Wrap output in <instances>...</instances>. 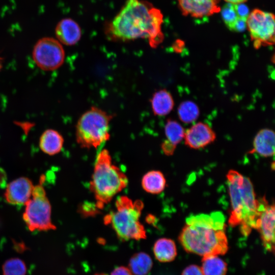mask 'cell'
Instances as JSON below:
<instances>
[{
    "mask_svg": "<svg viewBox=\"0 0 275 275\" xmlns=\"http://www.w3.org/2000/svg\"><path fill=\"white\" fill-rule=\"evenodd\" d=\"M182 275H204L201 268L196 265L187 266L182 272Z\"/></svg>",
    "mask_w": 275,
    "mask_h": 275,
    "instance_id": "obj_27",
    "label": "cell"
},
{
    "mask_svg": "<svg viewBox=\"0 0 275 275\" xmlns=\"http://www.w3.org/2000/svg\"><path fill=\"white\" fill-rule=\"evenodd\" d=\"M32 56L39 68L44 71H52L63 64L65 53L58 40L53 38L44 37L37 42Z\"/></svg>",
    "mask_w": 275,
    "mask_h": 275,
    "instance_id": "obj_9",
    "label": "cell"
},
{
    "mask_svg": "<svg viewBox=\"0 0 275 275\" xmlns=\"http://www.w3.org/2000/svg\"><path fill=\"white\" fill-rule=\"evenodd\" d=\"M226 177L231 203L228 223L232 227L239 226L242 235L247 236L256 228L259 200L248 177L234 170H230Z\"/></svg>",
    "mask_w": 275,
    "mask_h": 275,
    "instance_id": "obj_3",
    "label": "cell"
},
{
    "mask_svg": "<svg viewBox=\"0 0 275 275\" xmlns=\"http://www.w3.org/2000/svg\"><path fill=\"white\" fill-rule=\"evenodd\" d=\"M33 187L32 182L29 178H19L7 185L5 198L8 203L14 205H25L30 199Z\"/></svg>",
    "mask_w": 275,
    "mask_h": 275,
    "instance_id": "obj_13",
    "label": "cell"
},
{
    "mask_svg": "<svg viewBox=\"0 0 275 275\" xmlns=\"http://www.w3.org/2000/svg\"><path fill=\"white\" fill-rule=\"evenodd\" d=\"M185 130L175 120L169 119L164 127L166 140L161 145V149L166 155H172L178 145L183 139Z\"/></svg>",
    "mask_w": 275,
    "mask_h": 275,
    "instance_id": "obj_15",
    "label": "cell"
},
{
    "mask_svg": "<svg viewBox=\"0 0 275 275\" xmlns=\"http://www.w3.org/2000/svg\"><path fill=\"white\" fill-rule=\"evenodd\" d=\"M2 268L3 275H25L26 273L25 263L17 258H11L6 261Z\"/></svg>",
    "mask_w": 275,
    "mask_h": 275,
    "instance_id": "obj_24",
    "label": "cell"
},
{
    "mask_svg": "<svg viewBox=\"0 0 275 275\" xmlns=\"http://www.w3.org/2000/svg\"><path fill=\"white\" fill-rule=\"evenodd\" d=\"M234 5L238 16L239 18L247 19L250 13L248 7L243 4Z\"/></svg>",
    "mask_w": 275,
    "mask_h": 275,
    "instance_id": "obj_26",
    "label": "cell"
},
{
    "mask_svg": "<svg viewBox=\"0 0 275 275\" xmlns=\"http://www.w3.org/2000/svg\"><path fill=\"white\" fill-rule=\"evenodd\" d=\"M163 15L145 0H126L120 11L106 23L104 33L112 41L126 42L146 39L157 47L163 41Z\"/></svg>",
    "mask_w": 275,
    "mask_h": 275,
    "instance_id": "obj_1",
    "label": "cell"
},
{
    "mask_svg": "<svg viewBox=\"0 0 275 275\" xmlns=\"http://www.w3.org/2000/svg\"><path fill=\"white\" fill-rule=\"evenodd\" d=\"M221 11L225 24L228 29L232 31L236 22L239 18L236 13L234 5L227 3L222 7Z\"/></svg>",
    "mask_w": 275,
    "mask_h": 275,
    "instance_id": "obj_25",
    "label": "cell"
},
{
    "mask_svg": "<svg viewBox=\"0 0 275 275\" xmlns=\"http://www.w3.org/2000/svg\"><path fill=\"white\" fill-rule=\"evenodd\" d=\"M184 16L195 18L209 16L221 11L220 0H177Z\"/></svg>",
    "mask_w": 275,
    "mask_h": 275,
    "instance_id": "obj_12",
    "label": "cell"
},
{
    "mask_svg": "<svg viewBox=\"0 0 275 275\" xmlns=\"http://www.w3.org/2000/svg\"><path fill=\"white\" fill-rule=\"evenodd\" d=\"M81 209L82 214L88 215L95 214L98 211V209H99L96 204H85Z\"/></svg>",
    "mask_w": 275,
    "mask_h": 275,
    "instance_id": "obj_28",
    "label": "cell"
},
{
    "mask_svg": "<svg viewBox=\"0 0 275 275\" xmlns=\"http://www.w3.org/2000/svg\"><path fill=\"white\" fill-rule=\"evenodd\" d=\"M250 153H257L261 156L269 157L274 154V132L269 128L259 130L255 135Z\"/></svg>",
    "mask_w": 275,
    "mask_h": 275,
    "instance_id": "obj_16",
    "label": "cell"
},
{
    "mask_svg": "<svg viewBox=\"0 0 275 275\" xmlns=\"http://www.w3.org/2000/svg\"><path fill=\"white\" fill-rule=\"evenodd\" d=\"M111 115L95 106H92L78 119L76 125V140L84 148H97L110 138Z\"/></svg>",
    "mask_w": 275,
    "mask_h": 275,
    "instance_id": "obj_6",
    "label": "cell"
},
{
    "mask_svg": "<svg viewBox=\"0 0 275 275\" xmlns=\"http://www.w3.org/2000/svg\"><path fill=\"white\" fill-rule=\"evenodd\" d=\"M251 40L255 49L274 44V15L256 9L249 13L246 19Z\"/></svg>",
    "mask_w": 275,
    "mask_h": 275,
    "instance_id": "obj_8",
    "label": "cell"
},
{
    "mask_svg": "<svg viewBox=\"0 0 275 275\" xmlns=\"http://www.w3.org/2000/svg\"><path fill=\"white\" fill-rule=\"evenodd\" d=\"M142 186L147 193L158 194L164 189L166 186V179L160 171H151L143 177Z\"/></svg>",
    "mask_w": 275,
    "mask_h": 275,
    "instance_id": "obj_20",
    "label": "cell"
},
{
    "mask_svg": "<svg viewBox=\"0 0 275 275\" xmlns=\"http://www.w3.org/2000/svg\"><path fill=\"white\" fill-rule=\"evenodd\" d=\"M216 133L207 123L199 122L193 124L185 131L184 143L188 147L199 149L213 142Z\"/></svg>",
    "mask_w": 275,
    "mask_h": 275,
    "instance_id": "obj_11",
    "label": "cell"
},
{
    "mask_svg": "<svg viewBox=\"0 0 275 275\" xmlns=\"http://www.w3.org/2000/svg\"><path fill=\"white\" fill-rule=\"evenodd\" d=\"M128 183L126 175L112 163L108 150H101L97 156L90 189L96 199V205L102 209L125 188Z\"/></svg>",
    "mask_w": 275,
    "mask_h": 275,
    "instance_id": "obj_4",
    "label": "cell"
},
{
    "mask_svg": "<svg viewBox=\"0 0 275 275\" xmlns=\"http://www.w3.org/2000/svg\"><path fill=\"white\" fill-rule=\"evenodd\" d=\"M128 265L134 275H147L152 268L153 262L148 254L139 252L130 258Z\"/></svg>",
    "mask_w": 275,
    "mask_h": 275,
    "instance_id": "obj_21",
    "label": "cell"
},
{
    "mask_svg": "<svg viewBox=\"0 0 275 275\" xmlns=\"http://www.w3.org/2000/svg\"><path fill=\"white\" fill-rule=\"evenodd\" d=\"M177 113L181 121L188 124L197 119L200 115V109L196 103L187 100L179 104Z\"/></svg>",
    "mask_w": 275,
    "mask_h": 275,
    "instance_id": "obj_23",
    "label": "cell"
},
{
    "mask_svg": "<svg viewBox=\"0 0 275 275\" xmlns=\"http://www.w3.org/2000/svg\"><path fill=\"white\" fill-rule=\"evenodd\" d=\"M246 29V19L239 18L236 22L233 31L242 32Z\"/></svg>",
    "mask_w": 275,
    "mask_h": 275,
    "instance_id": "obj_29",
    "label": "cell"
},
{
    "mask_svg": "<svg viewBox=\"0 0 275 275\" xmlns=\"http://www.w3.org/2000/svg\"><path fill=\"white\" fill-rule=\"evenodd\" d=\"M203 257L201 270L204 275H226L227 265L217 255Z\"/></svg>",
    "mask_w": 275,
    "mask_h": 275,
    "instance_id": "obj_22",
    "label": "cell"
},
{
    "mask_svg": "<svg viewBox=\"0 0 275 275\" xmlns=\"http://www.w3.org/2000/svg\"><path fill=\"white\" fill-rule=\"evenodd\" d=\"M150 101L152 110L155 116H166L172 111L174 106L173 96L166 89H161L155 92Z\"/></svg>",
    "mask_w": 275,
    "mask_h": 275,
    "instance_id": "obj_17",
    "label": "cell"
},
{
    "mask_svg": "<svg viewBox=\"0 0 275 275\" xmlns=\"http://www.w3.org/2000/svg\"><path fill=\"white\" fill-rule=\"evenodd\" d=\"M153 251L155 258L161 262L172 261L177 256L175 242L167 238L157 240L154 244Z\"/></svg>",
    "mask_w": 275,
    "mask_h": 275,
    "instance_id": "obj_19",
    "label": "cell"
},
{
    "mask_svg": "<svg viewBox=\"0 0 275 275\" xmlns=\"http://www.w3.org/2000/svg\"><path fill=\"white\" fill-rule=\"evenodd\" d=\"M225 217L222 212L187 217L178 239L188 253L205 256L225 254L228 250Z\"/></svg>",
    "mask_w": 275,
    "mask_h": 275,
    "instance_id": "obj_2",
    "label": "cell"
},
{
    "mask_svg": "<svg viewBox=\"0 0 275 275\" xmlns=\"http://www.w3.org/2000/svg\"><path fill=\"white\" fill-rule=\"evenodd\" d=\"M32 196V199L25 204L23 214L28 229L31 231L54 230L56 227L51 219V205L41 184L33 187Z\"/></svg>",
    "mask_w": 275,
    "mask_h": 275,
    "instance_id": "obj_7",
    "label": "cell"
},
{
    "mask_svg": "<svg viewBox=\"0 0 275 275\" xmlns=\"http://www.w3.org/2000/svg\"><path fill=\"white\" fill-rule=\"evenodd\" d=\"M143 207L141 200L133 201L127 196L119 197L115 209L104 217V223L111 226L121 241L146 239V230L140 221Z\"/></svg>",
    "mask_w": 275,
    "mask_h": 275,
    "instance_id": "obj_5",
    "label": "cell"
},
{
    "mask_svg": "<svg viewBox=\"0 0 275 275\" xmlns=\"http://www.w3.org/2000/svg\"><path fill=\"white\" fill-rule=\"evenodd\" d=\"M274 204H270L263 198L259 199V215L256 229L258 230L264 248L268 252L274 251Z\"/></svg>",
    "mask_w": 275,
    "mask_h": 275,
    "instance_id": "obj_10",
    "label": "cell"
},
{
    "mask_svg": "<svg viewBox=\"0 0 275 275\" xmlns=\"http://www.w3.org/2000/svg\"><path fill=\"white\" fill-rule=\"evenodd\" d=\"M55 34L61 43L66 45L76 44L81 36V31L78 24L71 18H64L57 24Z\"/></svg>",
    "mask_w": 275,
    "mask_h": 275,
    "instance_id": "obj_14",
    "label": "cell"
},
{
    "mask_svg": "<svg viewBox=\"0 0 275 275\" xmlns=\"http://www.w3.org/2000/svg\"><path fill=\"white\" fill-rule=\"evenodd\" d=\"M226 1L227 3L233 4V5H236V4H243L245 2H246L248 0H224Z\"/></svg>",
    "mask_w": 275,
    "mask_h": 275,
    "instance_id": "obj_32",
    "label": "cell"
},
{
    "mask_svg": "<svg viewBox=\"0 0 275 275\" xmlns=\"http://www.w3.org/2000/svg\"><path fill=\"white\" fill-rule=\"evenodd\" d=\"M94 275H106V274H103V273H96V274H95Z\"/></svg>",
    "mask_w": 275,
    "mask_h": 275,
    "instance_id": "obj_34",
    "label": "cell"
},
{
    "mask_svg": "<svg viewBox=\"0 0 275 275\" xmlns=\"http://www.w3.org/2000/svg\"><path fill=\"white\" fill-rule=\"evenodd\" d=\"M7 175L6 172L0 168V187L4 188L7 185Z\"/></svg>",
    "mask_w": 275,
    "mask_h": 275,
    "instance_id": "obj_31",
    "label": "cell"
},
{
    "mask_svg": "<svg viewBox=\"0 0 275 275\" xmlns=\"http://www.w3.org/2000/svg\"><path fill=\"white\" fill-rule=\"evenodd\" d=\"M2 68V59L0 57V70Z\"/></svg>",
    "mask_w": 275,
    "mask_h": 275,
    "instance_id": "obj_33",
    "label": "cell"
},
{
    "mask_svg": "<svg viewBox=\"0 0 275 275\" xmlns=\"http://www.w3.org/2000/svg\"><path fill=\"white\" fill-rule=\"evenodd\" d=\"M64 144L63 136L57 130L48 129L45 130L39 139V147L45 153L55 155L60 152Z\"/></svg>",
    "mask_w": 275,
    "mask_h": 275,
    "instance_id": "obj_18",
    "label": "cell"
},
{
    "mask_svg": "<svg viewBox=\"0 0 275 275\" xmlns=\"http://www.w3.org/2000/svg\"><path fill=\"white\" fill-rule=\"evenodd\" d=\"M111 275H132L130 269L126 267L121 266L115 268Z\"/></svg>",
    "mask_w": 275,
    "mask_h": 275,
    "instance_id": "obj_30",
    "label": "cell"
}]
</instances>
